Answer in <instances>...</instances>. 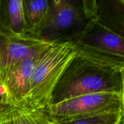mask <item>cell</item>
I'll list each match as a JSON object with an SVG mask.
<instances>
[{"mask_svg":"<svg viewBox=\"0 0 124 124\" xmlns=\"http://www.w3.org/2000/svg\"><path fill=\"white\" fill-rule=\"evenodd\" d=\"M76 47L53 90L50 105L91 93L124 94V61Z\"/></svg>","mask_w":124,"mask_h":124,"instance_id":"cell-1","label":"cell"},{"mask_svg":"<svg viewBox=\"0 0 124 124\" xmlns=\"http://www.w3.org/2000/svg\"><path fill=\"white\" fill-rule=\"evenodd\" d=\"M95 18L96 0H49L43 19L26 35L47 43H74Z\"/></svg>","mask_w":124,"mask_h":124,"instance_id":"cell-2","label":"cell"},{"mask_svg":"<svg viewBox=\"0 0 124 124\" xmlns=\"http://www.w3.org/2000/svg\"><path fill=\"white\" fill-rule=\"evenodd\" d=\"M76 52L72 42L51 44L40 53L29 84L24 105L46 108L56 85Z\"/></svg>","mask_w":124,"mask_h":124,"instance_id":"cell-3","label":"cell"},{"mask_svg":"<svg viewBox=\"0 0 124 124\" xmlns=\"http://www.w3.org/2000/svg\"><path fill=\"white\" fill-rule=\"evenodd\" d=\"M124 94L96 93L79 96L56 104L46 110L58 123L100 114L124 111Z\"/></svg>","mask_w":124,"mask_h":124,"instance_id":"cell-4","label":"cell"},{"mask_svg":"<svg viewBox=\"0 0 124 124\" xmlns=\"http://www.w3.org/2000/svg\"><path fill=\"white\" fill-rule=\"evenodd\" d=\"M50 44L26 35H15L0 30V90L21 60L38 53Z\"/></svg>","mask_w":124,"mask_h":124,"instance_id":"cell-5","label":"cell"},{"mask_svg":"<svg viewBox=\"0 0 124 124\" xmlns=\"http://www.w3.org/2000/svg\"><path fill=\"white\" fill-rule=\"evenodd\" d=\"M124 38L92 19L74 42L76 46L124 61Z\"/></svg>","mask_w":124,"mask_h":124,"instance_id":"cell-6","label":"cell"},{"mask_svg":"<svg viewBox=\"0 0 124 124\" xmlns=\"http://www.w3.org/2000/svg\"><path fill=\"white\" fill-rule=\"evenodd\" d=\"M43 50L24 58L13 68L0 90V105H24L30 79L39 56Z\"/></svg>","mask_w":124,"mask_h":124,"instance_id":"cell-7","label":"cell"},{"mask_svg":"<svg viewBox=\"0 0 124 124\" xmlns=\"http://www.w3.org/2000/svg\"><path fill=\"white\" fill-rule=\"evenodd\" d=\"M0 124H59L46 108H33L25 105H0Z\"/></svg>","mask_w":124,"mask_h":124,"instance_id":"cell-8","label":"cell"},{"mask_svg":"<svg viewBox=\"0 0 124 124\" xmlns=\"http://www.w3.org/2000/svg\"><path fill=\"white\" fill-rule=\"evenodd\" d=\"M95 18L101 24L124 38V0H96Z\"/></svg>","mask_w":124,"mask_h":124,"instance_id":"cell-9","label":"cell"},{"mask_svg":"<svg viewBox=\"0 0 124 124\" xmlns=\"http://www.w3.org/2000/svg\"><path fill=\"white\" fill-rule=\"evenodd\" d=\"M0 30L26 35L23 0H0Z\"/></svg>","mask_w":124,"mask_h":124,"instance_id":"cell-10","label":"cell"},{"mask_svg":"<svg viewBox=\"0 0 124 124\" xmlns=\"http://www.w3.org/2000/svg\"><path fill=\"white\" fill-rule=\"evenodd\" d=\"M48 4L49 0H23L27 34L37 26L43 19Z\"/></svg>","mask_w":124,"mask_h":124,"instance_id":"cell-11","label":"cell"},{"mask_svg":"<svg viewBox=\"0 0 124 124\" xmlns=\"http://www.w3.org/2000/svg\"><path fill=\"white\" fill-rule=\"evenodd\" d=\"M59 124H124V111L87 116Z\"/></svg>","mask_w":124,"mask_h":124,"instance_id":"cell-12","label":"cell"}]
</instances>
